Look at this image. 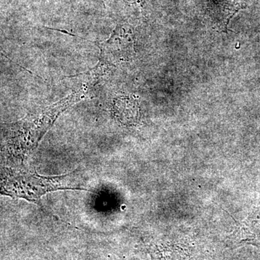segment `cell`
<instances>
[{
  "label": "cell",
  "instance_id": "cell-1",
  "mask_svg": "<svg viewBox=\"0 0 260 260\" xmlns=\"http://www.w3.org/2000/svg\"><path fill=\"white\" fill-rule=\"evenodd\" d=\"M74 173L59 177H42L29 172L4 169L2 194L37 201L42 195L60 189L86 190L77 184Z\"/></svg>",
  "mask_w": 260,
  "mask_h": 260
}]
</instances>
